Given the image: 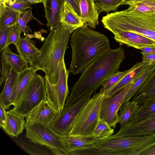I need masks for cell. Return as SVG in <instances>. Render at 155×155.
<instances>
[{"label": "cell", "mask_w": 155, "mask_h": 155, "mask_svg": "<svg viewBox=\"0 0 155 155\" xmlns=\"http://www.w3.org/2000/svg\"><path fill=\"white\" fill-rule=\"evenodd\" d=\"M125 58L124 49L110 47L103 51L87 66L74 85L64 107L74 103L82 96L92 94L104 82L117 72Z\"/></svg>", "instance_id": "obj_1"}, {"label": "cell", "mask_w": 155, "mask_h": 155, "mask_svg": "<svg viewBox=\"0 0 155 155\" xmlns=\"http://www.w3.org/2000/svg\"><path fill=\"white\" fill-rule=\"evenodd\" d=\"M75 30L61 22L50 33L41 49L35 68L45 74L50 83L57 84L64 61V55L69 39Z\"/></svg>", "instance_id": "obj_2"}, {"label": "cell", "mask_w": 155, "mask_h": 155, "mask_svg": "<svg viewBox=\"0 0 155 155\" xmlns=\"http://www.w3.org/2000/svg\"><path fill=\"white\" fill-rule=\"evenodd\" d=\"M70 44L72 56L69 74H77L103 51L110 47L109 41L104 34L83 26L73 32Z\"/></svg>", "instance_id": "obj_3"}, {"label": "cell", "mask_w": 155, "mask_h": 155, "mask_svg": "<svg viewBox=\"0 0 155 155\" xmlns=\"http://www.w3.org/2000/svg\"><path fill=\"white\" fill-rule=\"evenodd\" d=\"M101 21L104 27L113 34L131 32L155 41V12H142L129 6L125 10L107 14Z\"/></svg>", "instance_id": "obj_4"}, {"label": "cell", "mask_w": 155, "mask_h": 155, "mask_svg": "<svg viewBox=\"0 0 155 155\" xmlns=\"http://www.w3.org/2000/svg\"><path fill=\"white\" fill-rule=\"evenodd\" d=\"M25 137L31 142L44 146L55 155H68L71 150L70 146L64 141L49 124L25 122Z\"/></svg>", "instance_id": "obj_5"}, {"label": "cell", "mask_w": 155, "mask_h": 155, "mask_svg": "<svg viewBox=\"0 0 155 155\" xmlns=\"http://www.w3.org/2000/svg\"><path fill=\"white\" fill-rule=\"evenodd\" d=\"M104 95L99 91L94 94L81 110L68 134L93 136L100 120V109Z\"/></svg>", "instance_id": "obj_6"}, {"label": "cell", "mask_w": 155, "mask_h": 155, "mask_svg": "<svg viewBox=\"0 0 155 155\" xmlns=\"http://www.w3.org/2000/svg\"><path fill=\"white\" fill-rule=\"evenodd\" d=\"M155 141V137L151 135L121 136L113 135L98 139L96 145L109 150H120L122 155H136L138 151Z\"/></svg>", "instance_id": "obj_7"}, {"label": "cell", "mask_w": 155, "mask_h": 155, "mask_svg": "<svg viewBox=\"0 0 155 155\" xmlns=\"http://www.w3.org/2000/svg\"><path fill=\"white\" fill-rule=\"evenodd\" d=\"M46 99L45 78L36 74L18 103L9 111L25 117L38 105Z\"/></svg>", "instance_id": "obj_8"}, {"label": "cell", "mask_w": 155, "mask_h": 155, "mask_svg": "<svg viewBox=\"0 0 155 155\" xmlns=\"http://www.w3.org/2000/svg\"><path fill=\"white\" fill-rule=\"evenodd\" d=\"M91 94L84 95L74 103L64 107L51 123V127L61 136L68 134L76 118L90 99Z\"/></svg>", "instance_id": "obj_9"}, {"label": "cell", "mask_w": 155, "mask_h": 155, "mask_svg": "<svg viewBox=\"0 0 155 155\" xmlns=\"http://www.w3.org/2000/svg\"><path fill=\"white\" fill-rule=\"evenodd\" d=\"M69 74L64 61L56 84H51L47 76L44 77L47 99L58 113L63 110L65 100L68 97V80Z\"/></svg>", "instance_id": "obj_10"}, {"label": "cell", "mask_w": 155, "mask_h": 155, "mask_svg": "<svg viewBox=\"0 0 155 155\" xmlns=\"http://www.w3.org/2000/svg\"><path fill=\"white\" fill-rule=\"evenodd\" d=\"M135 79L114 96L110 97L104 95L100 109V119L105 121L113 128H116V124L118 123V111L125 96L133 84Z\"/></svg>", "instance_id": "obj_11"}, {"label": "cell", "mask_w": 155, "mask_h": 155, "mask_svg": "<svg viewBox=\"0 0 155 155\" xmlns=\"http://www.w3.org/2000/svg\"><path fill=\"white\" fill-rule=\"evenodd\" d=\"M114 135L121 136L151 135L155 137V115L137 122H129L122 126Z\"/></svg>", "instance_id": "obj_12"}, {"label": "cell", "mask_w": 155, "mask_h": 155, "mask_svg": "<svg viewBox=\"0 0 155 155\" xmlns=\"http://www.w3.org/2000/svg\"><path fill=\"white\" fill-rule=\"evenodd\" d=\"M47 99L43 100L25 117L26 121L32 125L35 124H50L58 114Z\"/></svg>", "instance_id": "obj_13"}, {"label": "cell", "mask_w": 155, "mask_h": 155, "mask_svg": "<svg viewBox=\"0 0 155 155\" xmlns=\"http://www.w3.org/2000/svg\"><path fill=\"white\" fill-rule=\"evenodd\" d=\"M37 71L34 67H29L19 73L18 80L10 97L12 105L15 107L18 103L36 75Z\"/></svg>", "instance_id": "obj_14"}, {"label": "cell", "mask_w": 155, "mask_h": 155, "mask_svg": "<svg viewBox=\"0 0 155 155\" xmlns=\"http://www.w3.org/2000/svg\"><path fill=\"white\" fill-rule=\"evenodd\" d=\"M114 34V39L121 45H125L138 49L143 47L155 45V41L133 32L121 31Z\"/></svg>", "instance_id": "obj_15"}, {"label": "cell", "mask_w": 155, "mask_h": 155, "mask_svg": "<svg viewBox=\"0 0 155 155\" xmlns=\"http://www.w3.org/2000/svg\"><path fill=\"white\" fill-rule=\"evenodd\" d=\"M64 0H43L47 27L51 32L61 23V15Z\"/></svg>", "instance_id": "obj_16"}, {"label": "cell", "mask_w": 155, "mask_h": 155, "mask_svg": "<svg viewBox=\"0 0 155 155\" xmlns=\"http://www.w3.org/2000/svg\"><path fill=\"white\" fill-rule=\"evenodd\" d=\"M84 26L95 28L99 25V14L94 0H78Z\"/></svg>", "instance_id": "obj_17"}, {"label": "cell", "mask_w": 155, "mask_h": 155, "mask_svg": "<svg viewBox=\"0 0 155 155\" xmlns=\"http://www.w3.org/2000/svg\"><path fill=\"white\" fill-rule=\"evenodd\" d=\"M16 47L19 54L28 61L29 67H34L36 60L41 53L34 41L25 35V38H21Z\"/></svg>", "instance_id": "obj_18"}, {"label": "cell", "mask_w": 155, "mask_h": 155, "mask_svg": "<svg viewBox=\"0 0 155 155\" xmlns=\"http://www.w3.org/2000/svg\"><path fill=\"white\" fill-rule=\"evenodd\" d=\"M149 64L142 62L135 64L126 74L117 83L104 93L105 95L112 97L124 88L128 83L134 79L144 68Z\"/></svg>", "instance_id": "obj_19"}, {"label": "cell", "mask_w": 155, "mask_h": 155, "mask_svg": "<svg viewBox=\"0 0 155 155\" xmlns=\"http://www.w3.org/2000/svg\"><path fill=\"white\" fill-rule=\"evenodd\" d=\"M155 69V64H149L135 78L133 84L125 96L119 111L122 109L125 104L133 97Z\"/></svg>", "instance_id": "obj_20"}, {"label": "cell", "mask_w": 155, "mask_h": 155, "mask_svg": "<svg viewBox=\"0 0 155 155\" xmlns=\"http://www.w3.org/2000/svg\"><path fill=\"white\" fill-rule=\"evenodd\" d=\"M6 122L3 129L5 132L12 137H17L21 134L25 127L26 119L25 117L6 111Z\"/></svg>", "instance_id": "obj_21"}, {"label": "cell", "mask_w": 155, "mask_h": 155, "mask_svg": "<svg viewBox=\"0 0 155 155\" xmlns=\"http://www.w3.org/2000/svg\"><path fill=\"white\" fill-rule=\"evenodd\" d=\"M18 75L19 73L11 68L6 78L3 89L0 95V104L5 110L9 109L12 105L10 97Z\"/></svg>", "instance_id": "obj_22"}, {"label": "cell", "mask_w": 155, "mask_h": 155, "mask_svg": "<svg viewBox=\"0 0 155 155\" xmlns=\"http://www.w3.org/2000/svg\"><path fill=\"white\" fill-rule=\"evenodd\" d=\"M155 95V69L133 97L132 101L141 105Z\"/></svg>", "instance_id": "obj_23"}, {"label": "cell", "mask_w": 155, "mask_h": 155, "mask_svg": "<svg viewBox=\"0 0 155 155\" xmlns=\"http://www.w3.org/2000/svg\"><path fill=\"white\" fill-rule=\"evenodd\" d=\"M61 22L75 29L84 26V23L81 17L73 8L65 1L61 13Z\"/></svg>", "instance_id": "obj_24"}, {"label": "cell", "mask_w": 155, "mask_h": 155, "mask_svg": "<svg viewBox=\"0 0 155 155\" xmlns=\"http://www.w3.org/2000/svg\"><path fill=\"white\" fill-rule=\"evenodd\" d=\"M1 58L9 64L12 68L18 73L28 67V61L20 54L13 53L9 46L2 51Z\"/></svg>", "instance_id": "obj_25"}, {"label": "cell", "mask_w": 155, "mask_h": 155, "mask_svg": "<svg viewBox=\"0 0 155 155\" xmlns=\"http://www.w3.org/2000/svg\"><path fill=\"white\" fill-rule=\"evenodd\" d=\"M61 136L63 140L70 146L71 150L75 148H82L95 145L98 139L93 136L73 135L68 134Z\"/></svg>", "instance_id": "obj_26"}, {"label": "cell", "mask_w": 155, "mask_h": 155, "mask_svg": "<svg viewBox=\"0 0 155 155\" xmlns=\"http://www.w3.org/2000/svg\"><path fill=\"white\" fill-rule=\"evenodd\" d=\"M122 155L119 150H111L99 147L96 145L72 150L68 155Z\"/></svg>", "instance_id": "obj_27"}, {"label": "cell", "mask_w": 155, "mask_h": 155, "mask_svg": "<svg viewBox=\"0 0 155 155\" xmlns=\"http://www.w3.org/2000/svg\"><path fill=\"white\" fill-rule=\"evenodd\" d=\"M155 115V95L146 100L141 105L130 122L134 123Z\"/></svg>", "instance_id": "obj_28"}, {"label": "cell", "mask_w": 155, "mask_h": 155, "mask_svg": "<svg viewBox=\"0 0 155 155\" xmlns=\"http://www.w3.org/2000/svg\"><path fill=\"white\" fill-rule=\"evenodd\" d=\"M140 105L134 101H128L118 113V123L121 126L130 122L134 118Z\"/></svg>", "instance_id": "obj_29"}, {"label": "cell", "mask_w": 155, "mask_h": 155, "mask_svg": "<svg viewBox=\"0 0 155 155\" xmlns=\"http://www.w3.org/2000/svg\"><path fill=\"white\" fill-rule=\"evenodd\" d=\"M21 12L0 5V28L11 26L17 23Z\"/></svg>", "instance_id": "obj_30"}, {"label": "cell", "mask_w": 155, "mask_h": 155, "mask_svg": "<svg viewBox=\"0 0 155 155\" xmlns=\"http://www.w3.org/2000/svg\"><path fill=\"white\" fill-rule=\"evenodd\" d=\"M125 0H94L98 12L116 11Z\"/></svg>", "instance_id": "obj_31"}, {"label": "cell", "mask_w": 155, "mask_h": 155, "mask_svg": "<svg viewBox=\"0 0 155 155\" xmlns=\"http://www.w3.org/2000/svg\"><path fill=\"white\" fill-rule=\"evenodd\" d=\"M114 129L105 121L100 119L93 133V136L97 139H101L110 136Z\"/></svg>", "instance_id": "obj_32"}, {"label": "cell", "mask_w": 155, "mask_h": 155, "mask_svg": "<svg viewBox=\"0 0 155 155\" xmlns=\"http://www.w3.org/2000/svg\"><path fill=\"white\" fill-rule=\"evenodd\" d=\"M32 19L35 20L40 24H42L33 16L32 13V8L31 7L28 10L22 12L18 19L17 23L18 25L21 32H23L25 35H26L25 31L27 24Z\"/></svg>", "instance_id": "obj_33"}, {"label": "cell", "mask_w": 155, "mask_h": 155, "mask_svg": "<svg viewBox=\"0 0 155 155\" xmlns=\"http://www.w3.org/2000/svg\"><path fill=\"white\" fill-rule=\"evenodd\" d=\"M129 69L123 71H118L106 79L103 83L99 92L104 93L117 83L129 71Z\"/></svg>", "instance_id": "obj_34"}, {"label": "cell", "mask_w": 155, "mask_h": 155, "mask_svg": "<svg viewBox=\"0 0 155 155\" xmlns=\"http://www.w3.org/2000/svg\"><path fill=\"white\" fill-rule=\"evenodd\" d=\"M32 5L25 0H9L5 6L21 13L31 8Z\"/></svg>", "instance_id": "obj_35"}, {"label": "cell", "mask_w": 155, "mask_h": 155, "mask_svg": "<svg viewBox=\"0 0 155 155\" xmlns=\"http://www.w3.org/2000/svg\"><path fill=\"white\" fill-rule=\"evenodd\" d=\"M21 33L18 23L12 26L9 32L5 48L9 46L12 44H14L16 46L21 38Z\"/></svg>", "instance_id": "obj_36"}, {"label": "cell", "mask_w": 155, "mask_h": 155, "mask_svg": "<svg viewBox=\"0 0 155 155\" xmlns=\"http://www.w3.org/2000/svg\"><path fill=\"white\" fill-rule=\"evenodd\" d=\"M123 5L134 7L145 6L155 12V0H125L122 4Z\"/></svg>", "instance_id": "obj_37"}, {"label": "cell", "mask_w": 155, "mask_h": 155, "mask_svg": "<svg viewBox=\"0 0 155 155\" xmlns=\"http://www.w3.org/2000/svg\"><path fill=\"white\" fill-rule=\"evenodd\" d=\"M11 26L0 28V52L5 48Z\"/></svg>", "instance_id": "obj_38"}, {"label": "cell", "mask_w": 155, "mask_h": 155, "mask_svg": "<svg viewBox=\"0 0 155 155\" xmlns=\"http://www.w3.org/2000/svg\"><path fill=\"white\" fill-rule=\"evenodd\" d=\"M2 67L1 68V76L0 81V85L1 86L5 81L6 78L11 69V66L3 59H1Z\"/></svg>", "instance_id": "obj_39"}, {"label": "cell", "mask_w": 155, "mask_h": 155, "mask_svg": "<svg viewBox=\"0 0 155 155\" xmlns=\"http://www.w3.org/2000/svg\"><path fill=\"white\" fill-rule=\"evenodd\" d=\"M136 155H155V141L138 151Z\"/></svg>", "instance_id": "obj_40"}, {"label": "cell", "mask_w": 155, "mask_h": 155, "mask_svg": "<svg viewBox=\"0 0 155 155\" xmlns=\"http://www.w3.org/2000/svg\"><path fill=\"white\" fill-rule=\"evenodd\" d=\"M142 62L148 64H155V54H148L142 53Z\"/></svg>", "instance_id": "obj_41"}, {"label": "cell", "mask_w": 155, "mask_h": 155, "mask_svg": "<svg viewBox=\"0 0 155 155\" xmlns=\"http://www.w3.org/2000/svg\"><path fill=\"white\" fill-rule=\"evenodd\" d=\"M6 122L5 110L0 104V127L3 129L5 127Z\"/></svg>", "instance_id": "obj_42"}, {"label": "cell", "mask_w": 155, "mask_h": 155, "mask_svg": "<svg viewBox=\"0 0 155 155\" xmlns=\"http://www.w3.org/2000/svg\"><path fill=\"white\" fill-rule=\"evenodd\" d=\"M69 4L80 16V11L78 0H64Z\"/></svg>", "instance_id": "obj_43"}, {"label": "cell", "mask_w": 155, "mask_h": 155, "mask_svg": "<svg viewBox=\"0 0 155 155\" xmlns=\"http://www.w3.org/2000/svg\"><path fill=\"white\" fill-rule=\"evenodd\" d=\"M139 49L142 50L141 53L155 54V45L149 46L141 47Z\"/></svg>", "instance_id": "obj_44"}, {"label": "cell", "mask_w": 155, "mask_h": 155, "mask_svg": "<svg viewBox=\"0 0 155 155\" xmlns=\"http://www.w3.org/2000/svg\"><path fill=\"white\" fill-rule=\"evenodd\" d=\"M32 5L40 3H42L43 0H25Z\"/></svg>", "instance_id": "obj_45"}, {"label": "cell", "mask_w": 155, "mask_h": 155, "mask_svg": "<svg viewBox=\"0 0 155 155\" xmlns=\"http://www.w3.org/2000/svg\"><path fill=\"white\" fill-rule=\"evenodd\" d=\"M9 0H0V5L5 6V4Z\"/></svg>", "instance_id": "obj_46"}]
</instances>
